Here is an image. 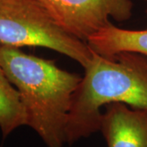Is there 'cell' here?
I'll use <instances>...</instances> for the list:
<instances>
[{"label": "cell", "instance_id": "1", "mask_svg": "<svg viewBox=\"0 0 147 147\" xmlns=\"http://www.w3.org/2000/svg\"><path fill=\"white\" fill-rule=\"evenodd\" d=\"M0 63L19 92L30 127L47 147H62L74 93L82 77L55 61L0 46Z\"/></svg>", "mask_w": 147, "mask_h": 147}, {"label": "cell", "instance_id": "2", "mask_svg": "<svg viewBox=\"0 0 147 147\" xmlns=\"http://www.w3.org/2000/svg\"><path fill=\"white\" fill-rule=\"evenodd\" d=\"M111 103L147 110V57L123 52L110 58L93 53L72 97L65 142L100 131L101 108Z\"/></svg>", "mask_w": 147, "mask_h": 147}, {"label": "cell", "instance_id": "3", "mask_svg": "<svg viewBox=\"0 0 147 147\" xmlns=\"http://www.w3.org/2000/svg\"><path fill=\"white\" fill-rule=\"evenodd\" d=\"M0 46L48 48L84 69L93 56L88 42L64 30L38 0H0Z\"/></svg>", "mask_w": 147, "mask_h": 147}, {"label": "cell", "instance_id": "4", "mask_svg": "<svg viewBox=\"0 0 147 147\" xmlns=\"http://www.w3.org/2000/svg\"><path fill=\"white\" fill-rule=\"evenodd\" d=\"M57 23L79 39L87 42L91 35L110 25L132 16L131 0H38Z\"/></svg>", "mask_w": 147, "mask_h": 147}, {"label": "cell", "instance_id": "5", "mask_svg": "<svg viewBox=\"0 0 147 147\" xmlns=\"http://www.w3.org/2000/svg\"><path fill=\"white\" fill-rule=\"evenodd\" d=\"M100 131L108 147H147V110L109 104L102 113Z\"/></svg>", "mask_w": 147, "mask_h": 147}, {"label": "cell", "instance_id": "6", "mask_svg": "<svg viewBox=\"0 0 147 147\" xmlns=\"http://www.w3.org/2000/svg\"><path fill=\"white\" fill-rule=\"evenodd\" d=\"M87 42L93 53L105 57H114L123 52L147 57V27L126 30L110 23L91 35Z\"/></svg>", "mask_w": 147, "mask_h": 147}, {"label": "cell", "instance_id": "7", "mask_svg": "<svg viewBox=\"0 0 147 147\" xmlns=\"http://www.w3.org/2000/svg\"><path fill=\"white\" fill-rule=\"evenodd\" d=\"M24 125H27V115L20 93L0 63V129L3 137L5 138Z\"/></svg>", "mask_w": 147, "mask_h": 147}, {"label": "cell", "instance_id": "8", "mask_svg": "<svg viewBox=\"0 0 147 147\" xmlns=\"http://www.w3.org/2000/svg\"><path fill=\"white\" fill-rule=\"evenodd\" d=\"M146 16H147V5H146Z\"/></svg>", "mask_w": 147, "mask_h": 147}, {"label": "cell", "instance_id": "9", "mask_svg": "<svg viewBox=\"0 0 147 147\" xmlns=\"http://www.w3.org/2000/svg\"><path fill=\"white\" fill-rule=\"evenodd\" d=\"M143 1H146V2H147V0H143Z\"/></svg>", "mask_w": 147, "mask_h": 147}]
</instances>
